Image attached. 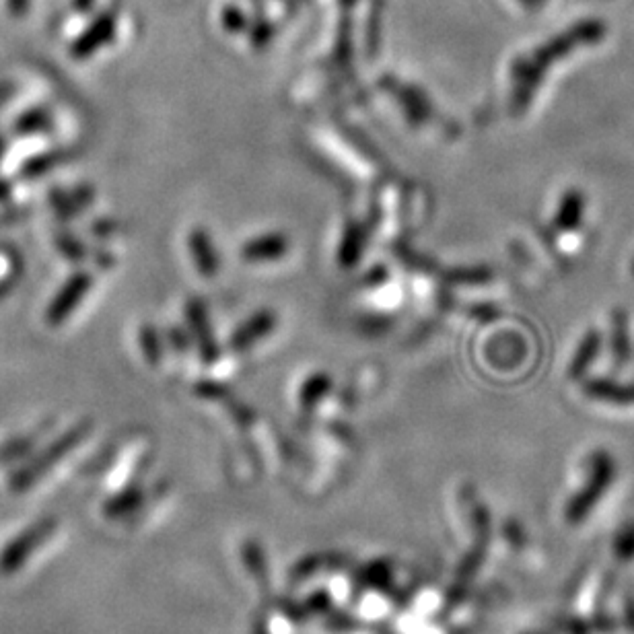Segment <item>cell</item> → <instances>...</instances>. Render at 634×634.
Here are the masks:
<instances>
[{"label":"cell","mask_w":634,"mask_h":634,"mask_svg":"<svg viewBox=\"0 0 634 634\" xmlns=\"http://www.w3.org/2000/svg\"><path fill=\"white\" fill-rule=\"evenodd\" d=\"M604 38V25L600 21H585L575 25L571 31L558 35L556 40H552L550 44H546L544 48H540L534 56H530L527 60H521L515 68V75L519 79L517 85V95H515V105L521 110L525 108L530 99L534 97L546 68L560 60L569 56L575 48L579 46H589L600 42Z\"/></svg>","instance_id":"1"},{"label":"cell","mask_w":634,"mask_h":634,"mask_svg":"<svg viewBox=\"0 0 634 634\" xmlns=\"http://www.w3.org/2000/svg\"><path fill=\"white\" fill-rule=\"evenodd\" d=\"M618 476V464L606 449H595L587 457V482L575 492L567 505V521L577 525L583 523L591 511L600 505L610 486Z\"/></svg>","instance_id":"2"},{"label":"cell","mask_w":634,"mask_h":634,"mask_svg":"<svg viewBox=\"0 0 634 634\" xmlns=\"http://www.w3.org/2000/svg\"><path fill=\"white\" fill-rule=\"evenodd\" d=\"M116 35V17L114 13H101L81 35L79 40L73 44V56L83 60L95 54L101 46L110 44Z\"/></svg>","instance_id":"3"},{"label":"cell","mask_w":634,"mask_h":634,"mask_svg":"<svg viewBox=\"0 0 634 634\" xmlns=\"http://www.w3.org/2000/svg\"><path fill=\"white\" fill-rule=\"evenodd\" d=\"M583 392L589 400L595 402L634 406V383H620L610 377H591L583 381Z\"/></svg>","instance_id":"4"},{"label":"cell","mask_w":634,"mask_h":634,"mask_svg":"<svg viewBox=\"0 0 634 634\" xmlns=\"http://www.w3.org/2000/svg\"><path fill=\"white\" fill-rule=\"evenodd\" d=\"M610 355L616 371L626 369L632 359V336L628 313L618 307L612 311V334H610Z\"/></svg>","instance_id":"5"},{"label":"cell","mask_w":634,"mask_h":634,"mask_svg":"<svg viewBox=\"0 0 634 634\" xmlns=\"http://www.w3.org/2000/svg\"><path fill=\"white\" fill-rule=\"evenodd\" d=\"M602 346H604V336L600 330H587V334L581 338L575 355L571 359V365H569V377L571 379H583L587 375V371L591 369V365L597 361V357H600L602 352Z\"/></svg>","instance_id":"6"},{"label":"cell","mask_w":634,"mask_h":634,"mask_svg":"<svg viewBox=\"0 0 634 634\" xmlns=\"http://www.w3.org/2000/svg\"><path fill=\"white\" fill-rule=\"evenodd\" d=\"M585 194L579 190H569L565 196L560 198V206L556 213V227L560 231H575L583 225L585 217Z\"/></svg>","instance_id":"7"},{"label":"cell","mask_w":634,"mask_h":634,"mask_svg":"<svg viewBox=\"0 0 634 634\" xmlns=\"http://www.w3.org/2000/svg\"><path fill=\"white\" fill-rule=\"evenodd\" d=\"M85 283H89V280H85V278H75L73 283H70L62 293H60V297L56 299V303H52V307H50V311H48V322L50 324H60L64 317H66V313L73 309L75 305H77V297L81 295V291H85Z\"/></svg>","instance_id":"8"},{"label":"cell","mask_w":634,"mask_h":634,"mask_svg":"<svg viewBox=\"0 0 634 634\" xmlns=\"http://www.w3.org/2000/svg\"><path fill=\"white\" fill-rule=\"evenodd\" d=\"M612 552L618 562H632L634 560V519L624 521L614 538H612Z\"/></svg>","instance_id":"9"},{"label":"cell","mask_w":634,"mask_h":634,"mask_svg":"<svg viewBox=\"0 0 634 634\" xmlns=\"http://www.w3.org/2000/svg\"><path fill=\"white\" fill-rule=\"evenodd\" d=\"M558 628L565 634H591L593 632L591 624L579 616H562L558 620Z\"/></svg>","instance_id":"10"},{"label":"cell","mask_w":634,"mask_h":634,"mask_svg":"<svg viewBox=\"0 0 634 634\" xmlns=\"http://www.w3.org/2000/svg\"><path fill=\"white\" fill-rule=\"evenodd\" d=\"M589 624H591L593 632L612 634V632L618 630V624H620V622H618L614 616H610V614H606L604 610H600V612L593 614V620H591Z\"/></svg>","instance_id":"11"},{"label":"cell","mask_w":634,"mask_h":634,"mask_svg":"<svg viewBox=\"0 0 634 634\" xmlns=\"http://www.w3.org/2000/svg\"><path fill=\"white\" fill-rule=\"evenodd\" d=\"M48 128V116L44 112H31L29 116H25L21 122H19V130L27 132V134H35V132H42Z\"/></svg>","instance_id":"12"},{"label":"cell","mask_w":634,"mask_h":634,"mask_svg":"<svg viewBox=\"0 0 634 634\" xmlns=\"http://www.w3.org/2000/svg\"><path fill=\"white\" fill-rule=\"evenodd\" d=\"M31 0H7V11L15 19H23L29 13Z\"/></svg>","instance_id":"13"},{"label":"cell","mask_w":634,"mask_h":634,"mask_svg":"<svg viewBox=\"0 0 634 634\" xmlns=\"http://www.w3.org/2000/svg\"><path fill=\"white\" fill-rule=\"evenodd\" d=\"M622 626L630 632H634V600L624 602V610H622Z\"/></svg>","instance_id":"14"},{"label":"cell","mask_w":634,"mask_h":634,"mask_svg":"<svg viewBox=\"0 0 634 634\" xmlns=\"http://www.w3.org/2000/svg\"><path fill=\"white\" fill-rule=\"evenodd\" d=\"M93 3L95 0H75V9L79 13H89L93 9Z\"/></svg>","instance_id":"15"},{"label":"cell","mask_w":634,"mask_h":634,"mask_svg":"<svg viewBox=\"0 0 634 634\" xmlns=\"http://www.w3.org/2000/svg\"><path fill=\"white\" fill-rule=\"evenodd\" d=\"M632 274H634V262H632Z\"/></svg>","instance_id":"16"}]
</instances>
